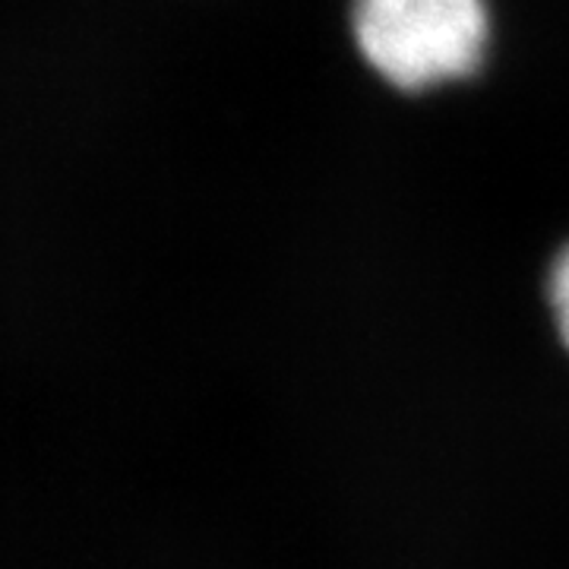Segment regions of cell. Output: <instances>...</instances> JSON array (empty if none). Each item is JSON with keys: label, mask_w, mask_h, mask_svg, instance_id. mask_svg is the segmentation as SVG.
I'll list each match as a JSON object with an SVG mask.
<instances>
[{"label": "cell", "mask_w": 569, "mask_h": 569, "mask_svg": "<svg viewBox=\"0 0 569 569\" xmlns=\"http://www.w3.org/2000/svg\"><path fill=\"white\" fill-rule=\"evenodd\" d=\"M351 36L365 63L399 92L468 80L490 48L488 0H355Z\"/></svg>", "instance_id": "6da1fadb"}, {"label": "cell", "mask_w": 569, "mask_h": 569, "mask_svg": "<svg viewBox=\"0 0 569 569\" xmlns=\"http://www.w3.org/2000/svg\"><path fill=\"white\" fill-rule=\"evenodd\" d=\"M548 307L553 313L557 336L569 351V244L557 253L548 272Z\"/></svg>", "instance_id": "7a4b0ae2"}]
</instances>
